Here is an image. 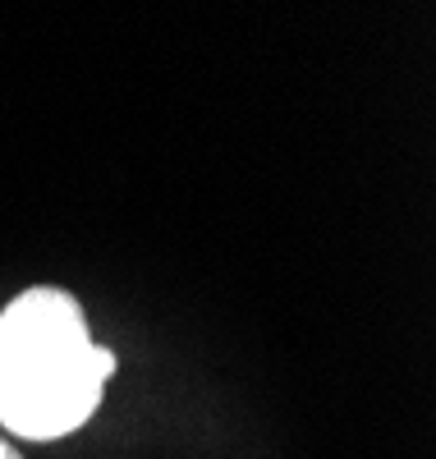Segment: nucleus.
Segmentation results:
<instances>
[{"label": "nucleus", "instance_id": "2", "mask_svg": "<svg viewBox=\"0 0 436 459\" xmlns=\"http://www.w3.org/2000/svg\"><path fill=\"white\" fill-rule=\"evenodd\" d=\"M0 459H23V455H19V450L5 441V437H0Z\"/></svg>", "mask_w": 436, "mask_h": 459}, {"label": "nucleus", "instance_id": "1", "mask_svg": "<svg viewBox=\"0 0 436 459\" xmlns=\"http://www.w3.org/2000/svg\"><path fill=\"white\" fill-rule=\"evenodd\" d=\"M120 359L92 340L83 303L60 285H32L0 313V428L60 441L101 409Z\"/></svg>", "mask_w": 436, "mask_h": 459}]
</instances>
